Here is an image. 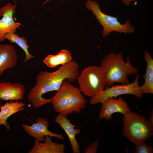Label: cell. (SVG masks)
<instances>
[{
	"mask_svg": "<svg viewBox=\"0 0 153 153\" xmlns=\"http://www.w3.org/2000/svg\"><path fill=\"white\" fill-rule=\"evenodd\" d=\"M99 142L97 140L92 143L87 147L85 150V153H95L98 149Z\"/></svg>",
	"mask_w": 153,
	"mask_h": 153,
	"instance_id": "20",
	"label": "cell"
},
{
	"mask_svg": "<svg viewBox=\"0 0 153 153\" xmlns=\"http://www.w3.org/2000/svg\"><path fill=\"white\" fill-rule=\"evenodd\" d=\"M55 121L63 129L67 135L73 153H80V147L76 138V135L80 133L79 129L75 128L76 125L72 124L66 116L58 114Z\"/></svg>",
	"mask_w": 153,
	"mask_h": 153,
	"instance_id": "12",
	"label": "cell"
},
{
	"mask_svg": "<svg viewBox=\"0 0 153 153\" xmlns=\"http://www.w3.org/2000/svg\"><path fill=\"white\" fill-rule=\"evenodd\" d=\"M101 109L99 114V120L105 119L109 120L112 114L120 113L124 115L131 111L130 108L127 102L121 97L108 98L101 103Z\"/></svg>",
	"mask_w": 153,
	"mask_h": 153,
	"instance_id": "9",
	"label": "cell"
},
{
	"mask_svg": "<svg viewBox=\"0 0 153 153\" xmlns=\"http://www.w3.org/2000/svg\"><path fill=\"white\" fill-rule=\"evenodd\" d=\"M18 59L14 46L0 44V76L5 71L16 65Z\"/></svg>",
	"mask_w": 153,
	"mask_h": 153,
	"instance_id": "13",
	"label": "cell"
},
{
	"mask_svg": "<svg viewBox=\"0 0 153 153\" xmlns=\"http://www.w3.org/2000/svg\"><path fill=\"white\" fill-rule=\"evenodd\" d=\"M31 126L22 124L23 129L29 136L41 142L44 141L46 135L55 137L61 140L64 139V137L62 134L53 133L48 130L49 122L47 119L39 118Z\"/></svg>",
	"mask_w": 153,
	"mask_h": 153,
	"instance_id": "10",
	"label": "cell"
},
{
	"mask_svg": "<svg viewBox=\"0 0 153 153\" xmlns=\"http://www.w3.org/2000/svg\"><path fill=\"white\" fill-rule=\"evenodd\" d=\"M2 0H0V1H1ZM14 1V3H15V4H16V0H13Z\"/></svg>",
	"mask_w": 153,
	"mask_h": 153,
	"instance_id": "24",
	"label": "cell"
},
{
	"mask_svg": "<svg viewBox=\"0 0 153 153\" xmlns=\"http://www.w3.org/2000/svg\"><path fill=\"white\" fill-rule=\"evenodd\" d=\"M44 143H41L36 139L34 146L29 153H64L65 145L53 142L51 137L46 135Z\"/></svg>",
	"mask_w": 153,
	"mask_h": 153,
	"instance_id": "14",
	"label": "cell"
},
{
	"mask_svg": "<svg viewBox=\"0 0 153 153\" xmlns=\"http://www.w3.org/2000/svg\"><path fill=\"white\" fill-rule=\"evenodd\" d=\"M25 91V86L19 83L0 82V100L18 101L22 99Z\"/></svg>",
	"mask_w": 153,
	"mask_h": 153,
	"instance_id": "11",
	"label": "cell"
},
{
	"mask_svg": "<svg viewBox=\"0 0 153 153\" xmlns=\"http://www.w3.org/2000/svg\"><path fill=\"white\" fill-rule=\"evenodd\" d=\"M72 60L70 52L66 49H62L56 54L48 55L43 60L42 62L48 67L53 68L65 65Z\"/></svg>",
	"mask_w": 153,
	"mask_h": 153,
	"instance_id": "17",
	"label": "cell"
},
{
	"mask_svg": "<svg viewBox=\"0 0 153 153\" xmlns=\"http://www.w3.org/2000/svg\"><path fill=\"white\" fill-rule=\"evenodd\" d=\"M136 148L135 153H152L153 148L150 145H146L144 141L137 142L135 144Z\"/></svg>",
	"mask_w": 153,
	"mask_h": 153,
	"instance_id": "19",
	"label": "cell"
},
{
	"mask_svg": "<svg viewBox=\"0 0 153 153\" xmlns=\"http://www.w3.org/2000/svg\"><path fill=\"white\" fill-rule=\"evenodd\" d=\"M122 119L123 135L133 143L147 141L153 135V124L143 115L128 112Z\"/></svg>",
	"mask_w": 153,
	"mask_h": 153,
	"instance_id": "4",
	"label": "cell"
},
{
	"mask_svg": "<svg viewBox=\"0 0 153 153\" xmlns=\"http://www.w3.org/2000/svg\"><path fill=\"white\" fill-rule=\"evenodd\" d=\"M127 58L126 62L121 52L115 53L112 51L103 58L99 67L105 75L106 87L113 85L115 82L128 84L130 81L128 76L138 74L139 69L132 66L129 57Z\"/></svg>",
	"mask_w": 153,
	"mask_h": 153,
	"instance_id": "3",
	"label": "cell"
},
{
	"mask_svg": "<svg viewBox=\"0 0 153 153\" xmlns=\"http://www.w3.org/2000/svg\"><path fill=\"white\" fill-rule=\"evenodd\" d=\"M87 8L91 11L99 24L103 27L102 36L105 38L112 31L125 34L134 33L135 28L130 24V20L125 21L122 24L117 17L106 14L101 10L100 6L95 0H87L86 3Z\"/></svg>",
	"mask_w": 153,
	"mask_h": 153,
	"instance_id": "5",
	"label": "cell"
},
{
	"mask_svg": "<svg viewBox=\"0 0 153 153\" xmlns=\"http://www.w3.org/2000/svg\"><path fill=\"white\" fill-rule=\"evenodd\" d=\"M16 6L10 3L0 8V42L4 41L5 39V34L15 33L21 24L16 22L13 18L15 12Z\"/></svg>",
	"mask_w": 153,
	"mask_h": 153,
	"instance_id": "8",
	"label": "cell"
},
{
	"mask_svg": "<svg viewBox=\"0 0 153 153\" xmlns=\"http://www.w3.org/2000/svg\"><path fill=\"white\" fill-rule=\"evenodd\" d=\"M139 75L137 74L135 79L131 83L113 85L106 87L105 90L101 91L95 97L90 99V104L96 105L99 103L101 104L109 98H116L119 95L125 94L133 95L139 99H141L143 94L139 85Z\"/></svg>",
	"mask_w": 153,
	"mask_h": 153,
	"instance_id": "7",
	"label": "cell"
},
{
	"mask_svg": "<svg viewBox=\"0 0 153 153\" xmlns=\"http://www.w3.org/2000/svg\"><path fill=\"white\" fill-rule=\"evenodd\" d=\"M135 0H121L122 3L125 5L129 6L131 2L135 1Z\"/></svg>",
	"mask_w": 153,
	"mask_h": 153,
	"instance_id": "21",
	"label": "cell"
},
{
	"mask_svg": "<svg viewBox=\"0 0 153 153\" xmlns=\"http://www.w3.org/2000/svg\"><path fill=\"white\" fill-rule=\"evenodd\" d=\"M1 106V105H0V108Z\"/></svg>",
	"mask_w": 153,
	"mask_h": 153,
	"instance_id": "25",
	"label": "cell"
},
{
	"mask_svg": "<svg viewBox=\"0 0 153 153\" xmlns=\"http://www.w3.org/2000/svg\"><path fill=\"white\" fill-rule=\"evenodd\" d=\"M144 59L146 63L145 73L143 75L144 84L140 86L143 94H153V59L148 51L144 52Z\"/></svg>",
	"mask_w": 153,
	"mask_h": 153,
	"instance_id": "15",
	"label": "cell"
},
{
	"mask_svg": "<svg viewBox=\"0 0 153 153\" xmlns=\"http://www.w3.org/2000/svg\"><path fill=\"white\" fill-rule=\"evenodd\" d=\"M76 79L82 92L91 98L96 96L106 87L105 75L99 66L90 65L86 67Z\"/></svg>",
	"mask_w": 153,
	"mask_h": 153,
	"instance_id": "6",
	"label": "cell"
},
{
	"mask_svg": "<svg viewBox=\"0 0 153 153\" xmlns=\"http://www.w3.org/2000/svg\"><path fill=\"white\" fill-rule=\"evenodd\" d=\"M50 100L56 112L65 116L74 112L79 113L86 107L87 102L80 88L66 80Z\"/></svg>",
	"mask_w": 153,
	"mask_h": 153,
	"instance_id": "2",
	"label": "cell"
},
{
	"mask_svg": "<svg viewBox=\"0 0 153 153\" xmlns=\"http://www.w3.org/2000/svg\"><path fill=\"white\" fill-rule=\"evenodd\" d=\"M148 120L152 124H153V109L150 111L149 114Z\"/></svg>",
	"mask_w": 153,
	"mask_h": 153,
	"instance_id": "22",
	"label": "cell"
},
{
	"mask_svg": "<svg viewBox=\"0 0 153 153\" xmlns=\"http://www.w3.org/2000/svg\"><path fill=\"white\" fill-rule=\"evenodd\" d=\"M50 0H47L44 3H43V4L45 3L48 1H49ZM61 1H63V0H61Z\"/></svg>",
	"mask_w": 153,
	"mask_h": 153,
	"instance_id": "23",
	"label": "cell"
},
{
	"mask_svg": "<svg viewBox=\"0 0 153 153\" xmlns=\"http://www.w3.org/2000/svg\"><path fill=\"white\" fill-rule=\"evenodd\" d=\"M25 104L17 101L7 102L1 106L0 112V126L3 125L7 130H10V126L7 124V121L8 118L14 114L25 109Z\"/></svg>",
	"mask_w": 153,
	"mask_h": 153,
	"instance_id": "16",
	"label": "cell"
},
{
	"mask_svg": "<svg viewBox=\"0 0 153 153\" xmlns=\"http://www.w3.org/2000/svg\"><path fill=\"white\" fill-rule=\"evenodd\" d=\"M1 103V100H0V103Z\"/></svg>",
	"mask_w": 153,
	"mask_h": 153,
	"instance_id": "26",
	"label": "cell"
},
{
	"mask_svg": "<svg viewBox=\"0 0 153 153\" xmlns=\"http://www.w3.org/2000/svg\"><path fill=\"white\" fill-rule=\"evenodd\" d=\"M5 37V39L8 40L10 42L17 44L24 52L26 57L24 63L33 58V56L29 52V46L27 44V41L24 37H20L15 33H7Z\"/></svg>",
	"mask_w": 153,
	"mask_h": 153,
	"instance_id": "18",
	"label": "cell"
},
{
	"mask_svg": "<svg viewBox=\"0 0 153 153\" xmlns=\"http://www.w3.org/2000/svg\"><path fill=\"white\" fill-rule=\"evenodd\" d=\"M79 67L76 61L72 60L61 65L55 71L39 72L36 78V84L27 97L34 108L36 109L50 103V99L44 98L42 95L50 92L58 91L64 80L74 81L79 75Z\"/></svg>",
	"mask_w": 153,
	"mask_h": 153,
	"instance_id": "1",
	"label": "cell"
}]
</instances>
